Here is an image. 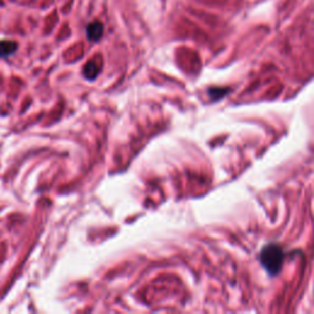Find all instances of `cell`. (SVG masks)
I'll use <instances>...</instances> for the list:
<instances>
[{
	"label": "cell",
	"instance_id": "cell-1",
	"mask_svg": "<svg viewBox=\"0 0 314 314\" xmlns=\"http://www.w3.org/2000/svg\"><path fill=\"white\" fill-rule=\"evenodd\" d=\"M259 260L270 276L278 275L281 271L285 260V252L279 244H267L261 249Z\"/></svg>",
	"mask_w": 314,
	"mask_h": 314
},
{
	"label": "cell",
	"instance_id": "cell-2",
	"mask_svg": "<svg viewBox=\"0 0 314 314\" xmlns=\"http://www.w3.org/2000/svg\"><path fill=\"white\" fill-rule=\"evenodd\" d=\"M87 38L90 41H98L103 34V25L101 22H91L86 28Z\"/></svg>",
	"mask_w": 314,
	"mask_h": 314
},
{
	"label": "cell",
	"instance_id": "cell-3",
	"mask_svg": "<svg viewBox=\"0 0 314 314\" xmlns=\"http://www.w3.org/2000/svg\"><path fill=\"white\" fill-rule=\"evenodd\" d=\"M17 49V43L14 41H0V58L10 57L15 53Z\"/></svg>",
	"mask_w": 314,
	"mask_h": 314
},
{
	"label": "cell",
	"instance_id": "cell-4",
	"mask_svg": "<svg viewBox=\"0 0 314 314\" xmlns=\"http://www.w3.org/2000/svg\"><path fill=\"white\" fill-rule=\"evenodd\" d=\"M100 65H97V63L91 60V62H89L84 66V75H85V77L89 78V80H95V78L97 77V75L100 74Z\"/></svg>",
	"mask_w": 314,
	"mask_h": 314
},
{
	"label": "cell",
	"instance_id": "cell-5",
	"mask_svg": "<svg viewBox=\"0 0 314 314\" xmlns=\"http://www.w3.org/2000/svg\"><path fill=\"white\" fill-rule=\"evenodd\" d=\"M227 92L228 90L225 89H211L209 90V96H210V98H212V100H220V98H222Z\"/></svg>",
	"mask_w": 314,
	"mask_h": 314
}]
</instances>
